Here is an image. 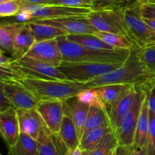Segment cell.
I'll return each instance as SVG.
<instances>
[{
  "label": "cell",
  "instance_id": "9",
  "mask_svg": "<svg viewBox=\"0 0 155 155\" xmlns=\"http://www.w3.org/2000/svg\"><path fill=\"white\" fill-rule=\"evenodd\" d=\"M21 10L28 12L31 16V21L69 17H86L92 11L88 9L68 7L57 5H29L23 3H21Z\"/></svg>",
  "mask_w": 155,
  "mask_h": 155
},
{
  "label": "cell",
  "instance_id": "50",
  "mask_svg": "<svg viewBox=\"0 0 155 155\" xmlns=\"http://www.w3.org/2000/svg\"><path fill=\"white\" fill-rule=\"evenodd\" d=\"M114 151H113V152H112V153H110V155H114Z\"/></svg>",
  "mask_w": 155,
  "mask_h": 155
},
{
  "label": "cell",
  "instance_id": "1",
  "mask_svg": "<svg viewBox=\"0 0 155 155\" xmlns=\"http://www.w3.org/2000/svg\"><path fill=\"white\" fill-rule=\"evenodd\" d=\"M152 76L138 55V47L132 49L127 60L117 69L85 84L86 88L107 84H125L144 88L154 82Z\"/></svg>",
  "mask_w": 155,
  "mask_h": 155
},
{
  "label": "cell",
  "instance_id": "7",
  "mask_svg": "<svg viewBox=\"0 0 155 155\" xmlns=\"http://www.w3.org/2000/svg\"><path fill=\"white\" fill-rule=\"evenodd\" d=\"M145 93L142 88H138L133 104L128 113L123 118L118 127L113 131L118 141V145L132 147L134 143L136 126L142 109Z\"/></svg>",
  "mask_w": 155,
  "mask_h": 155
},
{
  "label": "cell",
  "instance_id": "28",
  "mask_svg": "<svg viewBox=\"0 0 155 155\" xmlns=\"http://www.w3.org/2000/svg\"><path fill=\"white\" fill-rule=\"evenodd\" d=\"M94 35L114 50H132L136 47L131 41L116 33L97 30Z\"/></svg>",
  "mask_w": 155,
  "mask_h": 155
},
{
  "label": "cell",
  "instance_id": "33",
  "mask_svg": "<svg viewBox=\"0 0 155 155\" xmlns=\"http://www.w3.org/2000/svg\"><path fill=\"white\" fill-rule=\"evenodd\" d=\"M21 8V0H10L0 3V17L16 16Z\"/></svg>",
  "mask_w": 155,
  "mask_h": 155
},
{
  "label": "cell",
  "instance_id": "8",
  "mask_svg": "<svg viewBox=\"0 0 155 155\" xmlns=\"http://www.w3.org/2000/svg\"><path fill=\"white\" fill-rule=\"evenodd\" d=\"M10 65L14 69L21 72L24 77L45 80H67L64 74L58 67L52 66L26 56L18 60L13 59Z\"/></svg>",
  "mask_w": 155,
  "mask_h": 155
},
{
  "label": "cell",
  "instance_id": "26",
  "mask_svg": "<svg viewBox=\"0 0 155 155\" xmlns=\"http://www.w3.org/2000/svg\"><path fill=\"white\" fill-rule=\"evenodd\" d=\"M28 24L33 32L36 42L56 39L59 36L67 35L64 30L54 26L37 21H29Z\"/></svg>",
  "mask_w": 155,
  "mask_h": 155
},
{
  "label": "cell",
  "instance_id": "25",
  "mask_svg": "<svg viewBox=\"0 0 155 155\" xmlns=\"http://www.w3.org/2000/svg\"><path fill=\"white\" fill-rule=\"evenodd\" d=\"M58 135L68 150L79 147L80 138L72 120L67 115H64Z\"/></svg>",
  "mask_w": 155,
  "mask_h": 155
},
{
  "label": "cell",
  "instance_id": "16",
  "mask_svg": "<svg viewBox=\"0 0 155 155\" xmlns=\"http://www.w3.org/2000/svg\"><path fill=\"white\" fill-rule=\"evenodd\" d=\"M38 141V155H67L69 150L58 135L49 132L46 126L42 129Z\"/></svg>",
  "mask_w": 155,
  "mask_h": 155
},
{
  "label": "cell",
  "instance_id": "53",
  "mask_svg": "<svg viewBox=\"0 0 155 155\" xmlns=\"http://www.w3.org/2000/svg\"><path fill=\"white\" fill-rule=\"evenodd\" d=\"M120 1H123V0H120Z\"/></svg>",
  "mask_w": 155,
  "mask_h": 155
},
{
  "label": "cell",
  "instance_id": "37",
  "mask_svg": "<svg viewBox=\"0 0 155 155\" xmlns=\"http://www.w3.org/2000/svg\"><path fill=\"white\" fill-rule=\"evenodd\" d=\"M145 92L149 110L155 114V81L142 88Z\"/></svg>",
  "mask_w": 155,
  "mask_h": 155
},
{
  "label": "cell",
  "instance_id": "21",
  "mask_svg": "<svg viewBox=\"0 0 155 155\" xmlns=\"http://www.w3.org/2000/svg\"><path fill=\"white\" fill-rule=\"evenodd\" d=\"M112 130L111 125L110 122H107L102 126L85 132L80 139L79 147L83 151H91L94 150L102 141L106 135Z\"/></svg>",
  "mask_w": 155,
  "mask_h": 155
},
{
  "label": "cell",
  "instance_id": "11",
  "mask_svg": "<svg viewBox=\"0 0 155 155\" xmlns=\"http://www.w3.org/2000/svg\"><path fill=\"white\" fill-rule=\"evenodd\" d=\"M36 109L49 132L54 135H58L64 115L62 100H39Z\"/></svg>",
  "mask_w": 155,
  "mask_h": 155
},
{
  "label": "cell",
  "instance_id": "24",
  "mask_svg": "<svg viewBox=\"0 0 155 155\" xmlns=\"http://www.w3.org/2000/svg\"><path fill=\"white\" fill-rule=\"evenodd\" d=\"M38 147L37 140L21 132L15 145L8 147V155H38Z\"/></svg>",
  "mask_w": 155,
  "mask_h": 155
},
{
  "label": "cell",
  "instance_id": "44",
  "mask_svg": "<svg viewBox=\"0 0 155 155\" xmlns=\"http://www.w3.org/2000/svg\"><path fill=\"white\" fill-rule=\"evenodd\" d=\"M130 155H148L147 154L146 147H145V148H139V147H135L132 146Z\"/></svg>",
  "mask_w": 155,
  "mask_h": 155
},
{
  "label": "cell",
  "instance_id": "51",
  "mask_svg": "<svg viewBox=\"0 0 155 155\" xmlns=\"http://www.w3.org/2000/svg\"><path fill=\"white\" fill-rule=\"evenodd\" d=\"M1 52H2V50H1V49H0V53H1ZM2 53H3V52H2Z\"/></svg>",
  "mask_w": 155,
  "mask_h": 155
},
{
  "label": "cell",
  "instance_id": "32",
  "mask_svg": "<svg viewBox=\"0 0 155 155\" xmlns=\"http://www.w3.org/2000/svg\"><path fill=\"white\" fill-rule=\"evenodd\" d=\"M25 77L21 72L14 69L11 65H0V81L5 83H19Z\"/></svg>",
  "mask_w": 155,
  "mask_h": 155
},
{
  "label": "cell",
  "instance_id": "39",
  "mask_svg": "<svg viewBox=\"0 0 155 155\" xmlns=\"http://www.w3.org/2000/svg\"><path fill=\"white\" fill-rule=\"evenodd\" d=\"M95 3L94 10L108 9V8L118 6L117 3L120 2V0H92Z\"/></svg>",
  "mask_w": 155,
  "mask_h": 155
},
{
  "label": "cell",
  "instance_id": "22",
  "mask_svg": "<svg viewBox=\"0 0 155 155\" xmlns=\"http://www.w3.org/2000/svg\"><path fill=\"white\" fill-rule=\"evenodd\" d=\"M148 128H149V108L147 103L146 96H145L140 115L136 126L133 147H139V148H145L146 147Z\"/></svg>",
  "mask_w": 155,
  "mask_h": 155
},
{
  "label": "cell",
  "instance_id": "6",
  "mask_svg": "<svg viewBox=\"0 0 155 155\" xmlns=\"http://www.w3.org/2000/svg\"><path fill=\"white\" fill-rule=\"evenodd\" d=\"M123 64L63 62L58 68L64 74L67 80L86 84L117 69Z\"/></svg>",
  "mask_w": 155,
  "mask_h": 155
},
{
  "label": "cell",
  "instance_id": "52",
  "mask_svg": "<svg viewBox=\"0 0 155 155\" xmlns=\"http://www.w3.org/2000/svg\"><path fill=\"white\" fill-rule=\"evenodd\" d=\"M139 1H142V0H139Z\"/></svg>",
  "mask_w": 155,
  "mask_h": 155
},
{
  "label": "cell",
  "instance_id": "2",
  "mask_svg": "<svg viewBox=\"0 0 155 155\" xmlns=\"http://www.w3.org/2000/svg\"><path fill=\"white\" fill-rule=\"evenodd\" d=\"M64 62H95L123 64L132 50H94L86 48L67 39L66 35L57 38Z\"/></svg>",
  "mask_w": 155,
  "mask_h": 155
},
{
  "label": "cell",
  "instance_id": "40",
  "mask_svg": "<svg viewBox=\"0 0 155 155\" xmlns=\"http://www.w3.org/2000/svg\"><path fill=\"white\" fill-rule=\"evenodd\" d=\"M12 104L9 101L8 99L5 96L3 89V82L0 81V112L5 110L8 109L9 107H12Z\"/></svg>",
  "mask_w": 155,
  "mask_h": 155
},
{
  "label": "cell",
  "instance_id": "4",
  "mask_svg": "<svg viewBox=\"0 0 155 155\" xmlns=\"http://www.w3.org/2000/svg\"><path fill=\"white\" fill-rule=\"evenodd\" d=\"M139 0L122 6L124 18L132 41L138 48L155 44V32L144 20Z\"/></svg>",
  "mask_w": 155,
  "mask_h": 155
},
{
  "label": "cell",
  "instance_id": "12",
  "mask_svg": "<svg viewBox=\"0 0 155 155\" xmlns=\"http://www.w3.org/2000/svg\"><path fill=\"white\" fill-rule=\"evenodd\" d=\"M37 22L54 26L64 30L67 35L94 34L96 29L89 22L86 17H69V18H55V19L37 20Z\"/></svg>",
  "mask_w": 155,
  "mask_h": 155
},
{
  "label": "cell",
  "instance_id": "38",
  "mask_svg": "<svg viewBox=\"0 0 155 155\" xmlns=\"http://www.w3.org/2000/svg\"><path fill=\"white\" fill-rule=\"evenodd\" d=\"M140 10L144 18L155 20V3L141 2Z\"/></svg>",
  "mask_w": 155,
  "mask_h": 155
},
{
  "label": "cell",
  "instance_id": "49",
  "mask_svg": "<svg viewBox=\"0 0 155 155\" xmlns=\"http://www.w3.org/2000/svg\"><path fill=\"white\" fill-rule=\"evenodd\" d=\"M7 1H10V0H0V3L4 2H7Z\"/></svg>",
  "mask_w": 155,
  "mask_h": 155
},
{
  "label": "cell",
  "instance_id": "43",
  "mask_svg": "<svg viewBox=\"0 0 155 155\" xmlns=\"http://www.w3.org/2000/svg\"><path fill=\"white\" fill-rule=\"evenodd\" d=\"M13 61L12 58H9L4 54V53H0V65H10Z\"/></svg>",
  "mask_w": 155,
  "mask_h": 155
},
{
  "label": "cell",
  "instance_id": "15",
  "mask_svg": "<svg viewBox=\"0 0 155 155\" xmlns=\"http://www.w3.org/2000/svg\"><path fill=\"white\" fill-rule=\"evenodd\" d=\"M20 126L17 109L14 106L0 112V135L11 147L15 145L19 138Z\"/></svg>",
  "mask_w": 155,
  "mask_h": 155
},
{
  "label": "cell",
  "instance_id": "3",
  "mask_svg": "<svg viewBox=\"0 0 155 155\" xmlns=\"http://www.w3.org/2000/svg\"><path fill=\"white\" fill-rule=\"evenodd\" d=\"M19 83L39 100H64L75 97L80 91L87 89L85 84L68 80H45L25 77Z\"/></svg>",
  "mask_w": 155,
  "mask_h": 155
},
{
  "label": "cell",
  "instance_id": "45",
  "mask_svg": "<svg viewBox=\"0 0 155 155\" xmlns=\"http://www.w3.org/2000/svg\"><path fill=\"white\" fill-rule=\"evenodd\" d=\"M67 155H83V150L80 147H77L74 150H69Z\"/></svg>",
  "mask_w": 155,
  "mask_h": 155
},
{
  "label": "cell",
  "instance_id": "19",
  "mask_svg": "<svg viewBox=\"0 0 155 155\" xmlns=\"http://www.w3.org/2000/svg\"><path fill=\"white\" fill-rule=\"evenodd\" d=\"M133 87L134 86L125 84H107L95 88L94 89L96 91L101 105L107 112Z\"/></svg>",
  "mask_w": 155,
  "mask_h": 155
},
{
  "label": "cell",
  "instance_id": "41",
  "mask_svg": "<svg viewBox=\"0 0 155 155\" xmlns=\"http://www.w3.org/2000/svg\"><path fill=\"white\" fill-rule=\"evenodd\" d=\"M132 147L118 145L114 151V155H130Z\"/></svg>",
  "mask_w": 155,
  "mask_h": 155
},
{
  "label": "cell",
  "instance_id": "20",
  "mask_svg": "<svg viewBox=\"0 0 155 155\" xmlns=\"http://www.w3.org/2000/svg\"><path fill=\"white\" fill-rule=\"evenodd\" d=\"M36 43L33 33L28 22L24 23L22 28L16 35L13 44L12 59L18 60L24 57Z\"/></svg>",
  "mask_w": 155,
  "mask_h": 155
},
{
  "label": "cell",
  "instance_id": "17",
  "mask_svg": "<svg viewBox=\"0 0 155 155\" xmlns=\"http://www.w3.org/2000/svg\"><path fill=\"white\" fill-rule=\"evenodd\" d=\"M21 132L37 140L42 129L45 126L36 109H17Z\"/></svg>",
  "mask_w": 155,
  "mask_h": 155
},
{
  "label": "cell",
  "instance_id": "47",
  "mask_svg": "<svg viewBox=\"0 0 155 155\" xmlns=\"http://www.w3.org/2000/svg\"><path fill=\"white\" fill-rule=\"evenodd\" d=\"M141 2H145L149 3H155V0H142Z\"/></svg>",
  "mask_w": 155,
  "mask_h": 155
},
{
  "label": "cell",
  "instance_id": "23",
  "mask_svg": "<svg viewBox=\"0 0 155 155\" xmlns=\"http://www.w3.org/2000/svg\"><path fill=\"white\" fill-rule=\"evenodd\" d=\"M24 24V23L18 21L0 23V49L3 53L12 54L14 41Z\"/></svg>",
  "mask_w": 155,
  "mask_h": 155
},
{
  "label": "cell",
  "instance_id": "42",
  "mask_svg": "<svg viewBox=\"0 0 155 155\" xmlns=\"http://www.w3.org/2000/svg\"><path fill=\"white\" fill-rule=\"evenodd\" d=\"M23 4L29 5H49L54 0H21Z\"/></svg>",
  "mask_w": 155,
  "mask_h": 155
},
{
  "label": "cell",
  "instance_id": "13",
  "mask_svg": "<svg viewBox=\"0 0 155 155\" xmlns=\"http://www.w3.org/2000/svg\"><path fill=\"white\" fill-rule=\"evenodd\" d=\"M5 96L16 109H36L39 100L21 84L3 82Z\"/></svg>",
  "mask_w": 155,
  "mask_h": 155
},
{
  "label": "cell",
  "instance_id": "14",
  "mask_svg": "<svg viewBox=\"0 0 155 155\" xmlns=\"http://www.w3.org/2000/svg\"><path fill=\"white\" fill-rule=\"evenodd\" d=\"M64 115L69 117L74 122L80 139L84 134L86 119L90 106L81 103L77 96L62 100Z\"/></svg>",
  "mask_w": 155,
  "mask_h": 155
},
{
  "label": "cell",
  "instance_id": "29",
  "mask_svg": "<svg viewBox=\"0 0 155 155\" xmlns=\"http://www.w3.org/2000/svg\"><path fill=\"white\" fill-rule=\"evenodd\" d=\"M66 37L68 40L80 44L86 48L104 50H114L94 34H69L66 35Z\"/></svg>",
  "mask_w": 155,
  "mask_h": 155
},
{
  "label": "cell",
  "instance_id": "27",
  "mask_svg": "<svg viewBox=\"0 0 155 155\" xmlns=\"http://www.w3.org/2000/svg\"><path fill=\"white\" fill-rule=\"evenodd\" d=\"M107 122H110V120L107 111L103 107L102 105L90 106L88 112L84 133L95 128L102 126Z\"/></svg>",
  "mask_w": 155,
  "mask_h": 155
},
{
  "label": "cell",
  "instance_id": "5",
  "mask_svg": "<svg viewBox=\"0 0 155 155\" xmlns=\"http://www.w3.org/2000/svg\"><path fill=\"white\" fill-rule=\"evenodd\" d=\"M86 18L98 31L116 33L133 43L124 20L122 6L92 10Z\"/></svg>",
  "mask_w": 155,
  "mask_h": 155
},
{
  "label": "cell",
  "instance_id": "35",
  "mask_svg": "<svg viewBox=\"0 0 155 155\" xmlns=\"http://www.w3.org/2000/svg\"><path fill=\"white\" fill-rule=\"evenodd\" d=\"M49 5L68 6L73 8H81L94 10L95 3L92 0H54Z\"/></svg>",
  "mask_w": 155,
  "mask_h": 155
},
{
  "label": "cell",
  "instance_id": "46",
  "mask_svg": "<svg viewBox=\"0 0 155 155\" xmlns=\"http://www.w3.org/2000/svg\"><path fill=\"white\" fill-rule=\"evenodd\" d=\"M145 22L150 26V27L152 28V30L155 32V20H152V19H148V18H144Z\"/></svg>",
  "mask_w": 155,
  "mask_h": 155
},
{
  "label": "cell",
  "instance_id": "48",
  "mask_svg": "<svg viewBox=\"0 0 155 155\" xmlns=\"http://www.w3.org/2000/svg\"><path fill=\"white\" fill-rule=\"evenodd\" d=\"M83 155H89V151H83Z\"/></svg>",
  "mask_w": 155,
  "mask_h": 155
},
{
  "label": "cell",
  "instance_id": "34",
  "mask_svg": "<svg viewBox=\"0 0 155 155\" xmlns=\"http://www.w3.org/2000/svg\"><path fill=\"white\" fill-rule=\"evenodd\" d=\"M148 155H155V114L149 110V128L146 141Z\"/></svg>",
  "mask_w": 155,
  "mask_h": 155
},
{
  "label": "cell",
  "instance_id": "18",
  "mask_svg": "<svg viewBox=\"0 0 155 155\" xmlns=\"http://www.w3.org/2000/svg\"><path fill=\"white\" fill-rule=\"evenodd\" d=\"M138 88L139 87H133L121 97L120 100L110 110L107 112L113 131L118 127L123 118L131 109L137 94Z\"/></svg>",
  "mask_w": 155,
  "mask_h": 155
},
{
  "label": "cell",
  "instance_id": "54",
  "mask_svg": "<svg viewBox=\"0 0 155 155\" xmlns=\"http://www.w3.org/2000/svg\"><path fill=\"white\" fill-rule=\"evenodd\" d=\"M0 155H1V154H0Z\"/></svg>",
  "mask_w": 155,
  "mask_h": 155
},
{
  "label": "cell",
  "instance_id": "36",
  "mask_svg": "<svg viewBox=\"0 0 155 155\" xmlns=\"http://www.w3.org/2000/svg\"><path fill=\"white\" fill-rule=\"evenodd\" d=\"M77 99L81 103L87 104L89 106H95V105H101L96 91L94 88H87L80 91L77 95Z\"/></svg>",
  "mask_w": 155,
  "mask_h": 155
},
{
  "label": "cell",
  "instance_id": "10",
  "mask_svg": "<svg viewBox=\"0 0 155 155\" xmlns=\"http://www.w3.org/2000/svg\"><path fill=\"white\" fill-rule=\"evenodd\" d=\"M24 56L55 67L60 66L63 62L57 38L36 42Z\"/></svg>",
  "mask_w": 155,
  "mask_h": 155
},
{
  "label": "cell",
  "instance_id": "30",
  "mask_svg": "<svg viewBox=\"0 0 155 155\" xmlns=\"http://www.w3.org/2000/svg\"><path fill=\"white\" fill-rule=\"evenodd\" d=\"M117 146V138L112 130L106 135L102 141L94 150L89 151V155H110Z\"/></svg>",
  "mask_w": 155,
  "mask_h": 155
},
{
  "label": "cell",
  "instance_id": "31",
  "mask_svg": "<svg viewBox=\"0 0 155 155\" xmlns=\"http://www.w3.org/2000/svg\"><path fill=\"white\" fill-rule=\"evenodd\" d=\"M138 55L155 81V44L138 48Z\"/></svg>",
  "mask_w": 155,
  "mask_h": 155
}]
</instances>
